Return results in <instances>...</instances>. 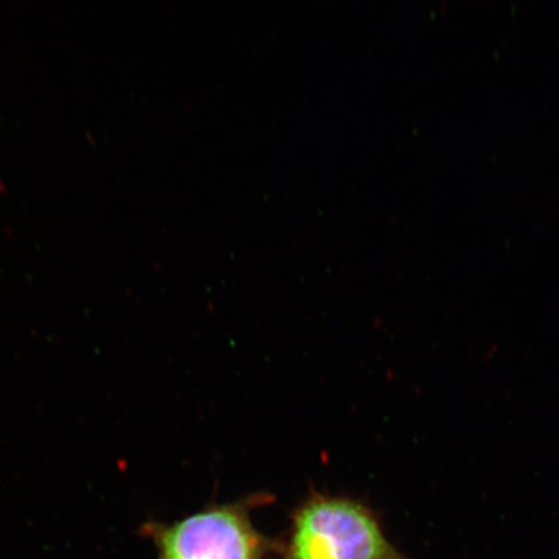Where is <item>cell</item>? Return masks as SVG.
Segmentation results:
<instances>
[{
	"mask_svg": "<svg viewBox=\"0 0 559 559\" xmlns=\"http://www.w3.org/2000/svg\"><path fill=\"white\" fill-rule=\"evenodd\" d=\"M293 559H401L358 502L318 496L296 516Z\"/></svg>",
	"mask_w": 559,
	"mask_h": 559,
	"instance_id": "1",
	"label": "cell"
},
{
	"mask_svg": "<svg viewBox=\"0 0 559 559\" xmlns=\"http://www.w3.org/2000/svg\"><path fill=\"white\" fill-rule=\"evenodd\" d=\"M164 559H258L261 539L239 507L205 510L163 535Z\"/></svg>",
	"mask_w": 559,
	"mask_h": 559,
	"instance_id": "2",
	"label": "cell"
}]
</instances>
